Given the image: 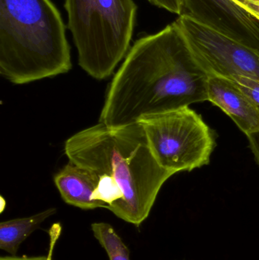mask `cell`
Listing matches in <instances>:
<instances>
[{
  "instance_id": "cell-1",
  "label": "cell",
  "mask_w": 259,
  "mask_h": 260,
  "mask_svg": "<svg viewBox=\"0 0 259 260\" xmlns=\"http://www.w3.org/2000/svg\"><path fill=\"white\" fill-rule=\"evenodd\" d=\"M209 76L171 23L129 49L108 88L99 123L122 127L206 102Z\"/></svg>"
},
{
  "instance_id": "cell-2",
  "label": "cell",
  "mask_w": 259,
  "mask_h": 260,
  "mask_svg": "<svg viewBox=\"0 0 259 260\" xmlns=\"http://www.w3.org/2000/svg\"><path fill=\"white\" fill-rule=\"evenodd\" d=\"M64 151L71 163L109 180L119 197L109 211L136 227L173 175L157 161L140 123L117 128L99 123L71 136Z\"/></svg>"
},
{
  "instance_id": "cell-3",
  "label": "cell",
  "mask_w": 259,
  "mask_h": 260,
  "mask_svg": "<svg viewBox=\"0 0 259 260\" xmlns=\"http://www.w3.org/2000/svg\"><path fill=\"white\" fill-rule=\"evenodd\" d=\"M65 23L51 0H0V73L16 85L72 67Z\"/></svg>"
},
{
  "instance_id": "cell-4",
  "label": "cell",
  "mask_w": 259,
  "mask_h": 260,
  "mask_svg": "<svg viewBox=\"0 0 259 260\" xmlns=\"http://www.w3.org/2000/svg\"><path fill=\"white\" fill-rule=\"evenodd\" d=\"M79 65L96 79L109 77L126 57L136 21L134 0H65Z\"/></svg>"
},
{
  "instance_id": "cell-5",
  "label": "cell",
  "mask_w": 259,
  "mask_h": 260,
  "mask_svg": "<svg viewBox=\"0 0 259 260\" xmlns=\"http://www.w3.org/2000/svg\"><path fill=\"white\" fill-rule=\"evenodd\" d=\"M140 123L157 161L173 174L208 165L215 147L214 133L190 107L147 116Z\"/></svg>"
},
{
  "instance_id": "cell-6",
  "label": "cell",
  "mask_w": 259,
  "mask_h": 260,
  "mask_svg": "<svg viewBox=\"0 0 259 260\" xmlns=\"http://www.w3.org/2000/svg\"><path fill=\"white\" fill-rule=\"evenodd\" d=\"M189 47L209 74L259 82V53L182 14L174 21Z\"/></svg>"
},
{
  "instance_id": "cell-7",
  "label": "cell",
  "mask_w": 259,
  "mask_h": 260,
  "mask_svg": "<svg viewBox=\"0 0 259 260\" xmlns=\"http://www.w3.org/2000/svg\"><path fill=\"white\" fill-rule=\"evenodd\" d=\"M182 1V14L259 53V20L233 0Z\"/></svg>"
},
{
  "instance_id": "cell-8",
  "label": "cell",
  "mask_w": 259,
  "mask_h": 260,
  "mask_svg": "<svg viewBox=\"0 0 259 260\" xmlns=\"http://www.w3.org/2000/svg\"><path fill=\"white\" fill-rule=\"evenodd\" d=\"M208 102L229 116L246 136L259 132V106L231 79L210 74Z\"/></svg>"
},
{
  "instance_id": "cell-9",
  "label": "cell",
  "mask_w": 259,
  "mask_h": 260,
  "mask_svg": "<svg viewBox=\"0 0 259 260\" xmlns=\"http://www.w3.org/2000/svg\"><path fill=\"white\" fill-rule=\"evenodd\" d=\"M54 183L67 204L84 210L105 209L103 203L93 200L98 184V177L94 173L69 161L54 176Z\"/></svg>"
},
{
  "instance_id": "cell-10",
  "label": "cell",
  "mask_w": 259,
  "mask_h": 260,
  "mask_svg": "<svg viewBox=\"0 0 259 260\" xmlns=\"http://www.w3.org/2000/svg\"><path fill=\"white\" fill-rule=\"evenodd\" d=\"M56 213V208H50L30 216L0 223V249L11 256H16L22 243Z\"/></svg>"
},
{
  "instance_id": "cell-11",
  "label": "cell",
  "mask_w": 259,
  "mask_h": 260,
  "mask_svg": "<svg viewBox=\"0 0 259 260\" xmlns=\"http://www.w3.org/2000/svg\"><path fill=\"white\" fill-rule=\"evenodd\" d=\"M91 229L109 260H131L129 249L110 224L94 222L91 224Z\"/></svg>"
},
{
  "instance_id": "cell-12",
  "label": "cell",
  "mask_w": 259,
  "mask_h": 260,
  "mask_svg": "<svg viewBox=\"0 0 259 260\" xmlns=\"http://www.w3.org/2000/svg\"><path fill=\"white\" fill-rule=\"evenodd\" d=\"M240 89L246 93L258 106H259V82L243 76H236L231 78Z\"/></svg>"
},
{
  "instance_id": "cell-13",
  "label": "cell",
  "mask_w": 259,
  "mask_h": 260,
  "mask_svg": "<svg viewBox=\"0 0 259 260\" xmlns=\"http://www.w3.org/2000/svg\"><path fill=\"white\" fill-rule=\"evenodd\" d=\"M147 1L157 7L165 9L179 16L183 13L182 0H147Z\"/></svg>"
},
{
  "instance_id": "cell-14",
  "label": "cell",
  "mask_w": 259,
  "mask_h": 260,
  "mask_svg": "<svg viewBox=\"0 0 259 260\" xmlns=\"http://www.w3.org/2000/svg\"><path fill=\"white\" fill-rule=\"evenodd\" d=\"M259 20V0H233Z\"/></svg>"
},
{
  "instance_id": "cell-15",
  "label": "cell",
  "mask_w": 259,
  "mask_h": 260,
  "mask_svg": "<svg viewBox=\"0 0 259 260\" xmlns=\"http://www.w3.org/2000/svg\"><path fill=\"white\" fill-rule=\"evenodd\" d=\"M249 141V147L255 157V161L259 166V132L254 134L246 136Z\"/></svg>"
},
{
  "instance_id": "cell-16",
  "label": "cell",
  "mask_w": 259,
  "mask_h": 260,
  "mask_svg": "<svg viewBox=\"0 0 259 260\" xmlns=\"http://www.w3.org/2000/svg\"><path fill=\"white\" fill-rule=\"evenodd\" d=\"M52 252H53V249H50V253L47 256H17L10 255V256H2L0 260H53Z\"/></svg>"
},
{
  "instance_id": "cell-17",
  "label": "cell",
  "mask_w": 259,
  "mask_h": 260,
  "mask_svg": "<svg viewBox=\"0 0 259 260\" xmlns=\"http://www.w3.org/2000/svg\"><path fill=\"white\" fill-rule=\"evenodd\" d=\"M6 200L3 198V197H1V213L4 211L5 208H6Z\"/></svg>"
}]
</instances>
